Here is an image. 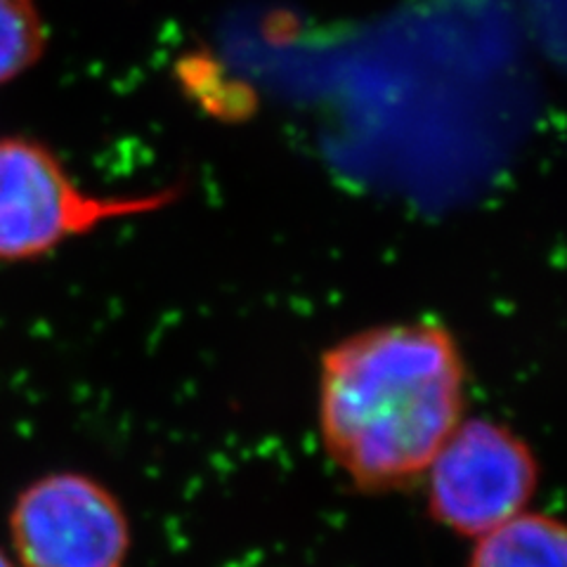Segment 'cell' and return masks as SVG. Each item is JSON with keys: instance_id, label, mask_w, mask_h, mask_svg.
Wrapping results in <instances>:
<instances>
[{"instance_id": "obj_3", "label": "cell", "mask_w": 567, "mask_h": 567, "mask_svg": "<svg viewBox=\"0 0 567 567\" xmlns=\"http://www.w3.org/2000/svg\"><path fill=\"white\" fill-rule=\"evenodd\" d=\"M425 475L435 523L477 539L527 511L539 461L508 425L477 416L456 425Z\"/></svg>"}, {"instance_id": "obj_6", "label": "cell", "mask_w": 567, "mask_h": 567, "mask_svg": "<svg viewBox=\"0 0 567 567\" xmlns=\"http://www.w3.org/2000/svg\"><path fill=\"white\" fill-rule=\"evenodd\" d=\"M48 24L33 0H0V85L43 58Z\"/></svg>"}, {"instance_id": "obj_2", "label": "cell", "mask_w": 567, "mask_h": 567, "mask_svg": "<svg viewBox=\"0 0 567 567\" xmlns=\"http://www.w3.org/2000/svg\"><path fill=\"white\" fill-rule=\"evenodd\" d=\"M181 199V187L140 197L85 192L60 158L29 137L0 140V262H22L55 251L100 225L147 216Z\"/></svg>"}, {"instance_id": "obj_4", "label": "cell", "mask_w": 567, "mask_h": 567, "mask_svg": "<svg viewBox=\"0 0 567 567\" xmlns=\"http://www.w3.org/2000/svg\"><path fill=\"white\" fill-rule=\"evenodd\" d=\"M22 567H123L131 523L121 502L83 473H52L31 483L10 513Z\"/></svg>"}, {"instance_id": "obj_5", "label": "cell", "mask_w": 567, "mask_h": 567, "mask_svg": "<svg viewBox=\"0 0 567 567\" xmlns=\"http://www.w3.org/2000/svg\"><path fill=\"white\" fill-rule=\"evenodd\" d=\"M468 567H567L565 525L523 511L475 539Z\"/></svg>"}, {"instance_id": "obj_7", "label": "cell", "mask_w": 567, "mask_h": 567, "mask_svg": "<svg viewBox=\"0 0 567 567\" xmlns=\"http://www.w3.org/2000/svg\"><path fill=\"white\" fill-rule=\"evenodd\" d=\"M0 567H12V563L8 560V556L3 551H0Z\"/></svg>"}, {"instance_id": "obj_1", "label": "cell", "mask_w": 567, "mask_h": 567, "mask_svg": "<svg viewBox=\"0 0 567 567\" xmlns=\"http://www.w3.org/2000/svg\"><path fill=\"white\" fill-rule=\"evenodd\" d=\"M464 410V354L437 322L369 327L327 348L319 362V437L364 492L423 477Z\"/></svg>"}]
</instances>
